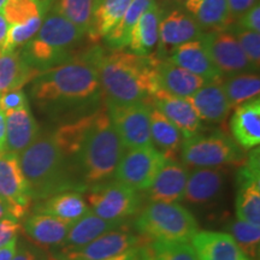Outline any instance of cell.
I'll return each instance as SVG.
<instances>
[{
    "instance_id": "cell-9",
    "label": "cell",
    "mask_w": 260,
    "mask_h": 260,
    "mask_svg": "<svg viewBox=\"0 0 260 260\" xmlns=\"http://www.w3.org/2000/svg\"><path fill=\"white\" fill-rule=\"evenodd\" d=\"M105 106L125 149L152 146L151 104L141 102L128 105L106 104Z\"/></svg>"
},
{
    "instance_id": "cell-36",
    "label": "cell",
    "mask_w": 260,
    "mask_h": 260,
    "mask_svg": "<svg viewBox=\"0 0 260 260\" xmlns=\"http://www.w3.org/2000/svg\"><path fill=\"white\" fill-rule=\"evenodd\" d=\"M228 234L233 236L242 252L251 259L259 256L260 225H254L241 219H234L228 224Z\"/></svg>"
},
{
    "instance_id": "cell-30",
    "label": "cell",
    "mask_w": 260,
    "mask_h": 260,
    "mask_svg": "<svg viewBox=\"0 0 260 260\" xmlns=\"http://www.w3.org/2000/svg\"><path fill=\"white\" fill-rule=\"evenodd\" d=\"M40 74L22 57L21 51L0 54V95L11 90L22 89Z\"/></svg>"
},
{
    "instance_id": "cell-37",
    "label": "cell",
    "mask_w": 260,
    "mask_h": 260,
    "mask_svg": "<svg viewBox=\"0 0 260 260\" xmlns=\"http://www.w3.org/2000/svg\"><path fill=\"white\" fill-rule=\"evenodd\" d=\"M94 0H56L54 12L59 14L87 34Z\"/></svg>"
},
{
    "instance_id": "cell-28",
    "label": "cell",
    "mask_w": 260,
    "mask_h": 260,
    "mask_svg": "<svg viewBox=\"0 0 260 260\" xmlns=\"http://www.w3.org/2000/svg\"><path fill=\"white\" fill-rule=\"evenodd\" d=\"M161 11L157 2L140 17L130 34L129 48L138 56H152L159 42V24Z\"/></svg>"
},
{
    "instance_id": "cell-26",
    "label": "cell",
    "mask_w": 260,
    "mask_h": 260,
    "mask_svg": "<svg viewBox=\"0 0 260 260\" xmlns=\"http://www.w3.org/2000/svg\"><path fill=\"white\" fill-rule=\"evenodd\" d=\"M82 191L65 190L40 200L35 206V213H44L57 217L64 222L73 224L89 211L83 199Z\"/></svg>"
},
{
    "instance_id": "cell-1",
    "label": "cell",
    "mask_w": 260,
    "mask_h": 260,
    "mask_svg": "<svg viewBox=\"0 0 260 260\" xmlns=\"http://www.w3.org/2000/svg\"><path fill=\"white\" fill-rule=\"evenodd\" d=\"M99 77L88 51L51 68L32 80L31 95L51 111H83L102 96Z\"/></svg>"
},
{
    "instance_id": "cell-35",
    "label": "cell",
    "mask_w": 260,
    "mask_h": 260,
    "mask_svg": "<svg viewBox=\"0 0 260 260\" xmlns=\"http://www.w3.org/2000/svg\"><path fill=\"white\" fill-rule=\"evenodd\" d=\"M135 260H198L189 242L151 241L136 249Z\"/></svg>"
},
{
    "instance_id": "cell-51",
    "label": "cell",
    "mask_w": 260,
    "mask_h": 260,
    "mask_svg": "<svg viewBox=\"0 0 260 260\" xmlns=\"http://www.w3.org/2000/svg\"><path fill=\"white\" fill-rule=\"evenodd\" d=\"M198 2H199V0H186V8L188 11H189V10L193 8V6L197 4Z\"/></svg>"
},
{
    "instance_id": "cell-23",
    "label": "cell",
    "mask_w": 260,
    "mask_h": 260,
    "mask_svg": "<svg viewBox=\"0 0 260 260\" xmlns=\"http://www.w3.org/2000/svg\"><path fill=\"white\" fill-rule=\"evenodd\" d=\"M124 225V220L104 219L89 210L83 217L71 224L64 242L59 247V252L70 251V249L87 245L88 242L95 240L96 237Z\"/></svg>"
},
{
    "instance_id": "cell-10",
    "label": "cell",
    "mask_w": 260,
    "mask_h": 260,
    "mask_svg": "<svg viewBox=\"0 0 260 260\" xmlns=\"http://www.w3.org/2000/svg\"><path fill=\"white\" fill-rule=\"evenodd\" d=\"M167 158L153 146L126 149L117 165L115 181L135 190H146L153 183Z\"/></svg>"
},
{
    "instance_id": "cell-39",
    "label": "cell",
    "mask_w": 260,
    "mask_h": 260,
    "mask_svg": "<svg viewBox=\"0 0 260 260\" xmlns=\"http://www.w3.org/2000/svg\"><path fill=\"white\" fill-rule=\"evenodd\" d=\"M42 21H44V17H38L23 24L9 25L8 35L3 46V53L18 51L19 48L23 47L29 40H31L37 35Z\"/></svg>"
},
{
    "instance_id": "cell-32",
    "label": "cell",
    "mask_w": 260,
    "mask_h": 260,
    "mask_svg": "<svg viewBox=\"0 0 260 260\" xmlns=\"http://www.w3.org/2000/svg\"><path fill=\"white\" fill-rule=\"evenodd\" d=\"M189 11L201 30L220 31L233 27L226 0H199Z\"/></svg>"
},
{
    "instance_id": "cell-34",
    "label": "cell",
    "mask_w": 260,
    "mask_h": 260,
    "mask_svg": "<svg viewBox=\"0 0 260 260\" xmlns=\"http://www.w3.org/2000/svg\"><path fill=\"white\" fill-rule=\"evenodd\" d=\"M224 93L232 109L259 96L260 77L255 73H240L220 80Z\"/></svg>"
},
{
    "instance_id": "cell-7",
    "label": "cell",
    "mask_w": 260,
    "mask_h": 260,
    "mask_svg": "<svg viewBox=\"0 0 260 260\" xmlns=\"http://www.w3.org/2000/svg\"><path fill=\"white\" fill-rule=\"evenodd\" d=\"M181 158L184 167L218 168L245 160L242 149L235 140L223 132L199 134L183 139Z\"/></svg>"
},
{
    "instance_id": "cell-2",
    "label": "cell",
    "mask_w": 260,
    "mask_h": 260,
    "mask_svg": "<svg viewBox=\"0 0 260 260\" xmlns=\"http://www.w3.org/2000/svg\"><path fill=\"white\" fill-rule=\"evenodd\" d=\"M88 54L95 65L106 104L149 103L157 93V57L138 56L123 50H104L99 46L90 48Z\"/></svg>"
},
{
    "instance_id": "cell-43",
    "label": "cell",
    "mask_w": 260,
    "mask_h": 260,
    "mask_svg": "<svg viewBox=\"0 0 260 260\" xmlns=\"http://www.w3.org/2000/svg\"><path fill=\"white\" fill-rule=\"evenodd\" d=\"M237 27L251 31H260V6L256 4L245 12L241 17L237 19Z\"/></svg>"
},
{
    "instance_id": "cell-14",
    "label": "cell",
    "mask_w": 260,
    "mask_h": 260,
    "mask_svg": "<svg viewBox=\"0 0 260 260\" xmlns=\"http://www.w3.org/2000/svg\"><path fill=\"white\" fill-rule=\"evenodd\" d=\"M203 46L218 69L222 77L251 71L252 65L247 59L239 41L232 31H209L199 39Z\"/></svg>"
},
{
    "instance_id": "cell-38",
    "label": "cell",
    "mask_w": 260,
    "mask_h": 260,
    "mask_svg": "<svg viewBox=\"0 0 260 260\" xmlns=\"http://www.w3.org/2000/svg\"><path fill=\"white\" fill-rule=\"evenodd\" d=\"M3 14L9 25L23 24L38 17H45L46 10L38 0H8Z\"/></svg>"
},
{
    "instance_id": "cell-3",
    "label": "cell",
    "mask_w": 260,
    "mask_h": 260,
    "mask_svg": "<svg viewBox=\"0 0 260 260\" xmlns=\"http://www.w3.org/2000/svg\"><path fill=\"white\" fill-rule=\"evenodd\" d=\"M32 200H44L65 190L83 191L86 187L74 175L73 167L52 134H39L18 155Z\"/></svg>"
},
{
    "instance_id": "cell-40",
    "label": "cell",
    "mask_w": 260,
    "mask_h": 260,
    "mask_svg": "<svg viewBox=\"0 0 260 260\" xmlns=\"http://www.w3.org/2000/svg\"><path fill=\"white\" fill-rule=\"evenodd\" d=\"M230 31L235 35L247 59L252 65L253 70H259L260 67V34L256 31L246 30L240 27H230Z\"/></svg>"
},
{
    "instance_id": "cell-13",
    "label": "cell",
    "mask_w": 260,
    "mask_h": 260,
    "mask_svg": "<svg viewBox=\"0 0 260 260\" xmlns=\"http://www.w3.org/2000/svg\"><path fill=\"white\" fill-rule=\"evenodd\" d=\"M259 148L252 151L236 174L235 211L237 219L260 225Z\"/></svg>"
},
{
    "instance_id": "cell-21",
    "label": "cell",
    "mask_w": 260,
    "mask_h": 260,
    "mask_svg": "<svg viewBox=\"0 0 260 260\" xmlns=\"http://www.w3.org/2000/svg\"><path fill=\"white\" fill-rule=\"evenodd\" d=\"M168 60L177 67L183 68V69L203 77L209 82L220 81L223 79L218 69L214 67L212 60L210 59L209 54L200 40L188 41L180 46H176L170 52Z\"/></svg>"
},
{
    "instance_id": "cell-22",
    "label": "cell",
    "mask_w": 260,
    "mask_h": 260,
    "mask_svg": "<svg viewBox=\"0 0 260 260\" xmlns=\"http://www.w3.org/2000/svg\"><path fill=\"white\" fill-rule=\"evenodd\" d=\"M233 139L243 149L258 147L260 144V99L254 98L235 107L230 121Z\"/></svg>"
},
{
    "instance_id": "cell-52",
    "label": "cell",
    "mask_w": 260,
    "mask_h": 260,
    "mask_svg": "<svg viewBox=\"0 0 260 260\" xmlns=\"http://www.w3.org/2000/svg\"><path fill=\"white\" fill-rule=\"evenodd\" d=\"M6 2H8V0H0V11H2L3 8H4V5L6 4Z\"/></svg>"
},
{
    "instance_id": "cell-31",
    "label": "cell",
    "mask_w": 260,
    "mask_h": 260,
    "mask_svg": "<svg viewBox=\"0 0 260 260\" xmlns=\"http://www.w3.org/2000/svg\"><path fill=\"white\" fill-rule=\"evenodd\" d=\"M152 146L167 159H177L183 135L159 110L151 105Z\"/></svg>"
},
{
    "instance_id": "cell-5",
    "label": "cell",
    "mask_w": 260,
    "mask_h": 260,
    "mask_svg": "<svg viewBox=\"0 0 260 260\" xmlns=\"http://www.w3.org/2000/svg\"><path fill=\"white\" fill-rule=\"evenodd\" d=\"M84 32L63 16L52 11L42 21L34 38L22 47L21 54L39 73L70 59Z\"/></svg>"
},
{
    "instance_id": "cell-24",
    "label": "cell",
    "mask_w": 260,
    "mask_h": 260,
    "mask_svg": "<svg viewBox=\"0 0 260 260\" xmlns=\"http://www.w3.org/2000/svg\"><path fill=\"white\" fill-rule=\"evenodd\" d=\"M224 181L225 172L219 167L198 168L188 175L183 199L195 205L209 204L222 193Z\"/></svg>"
},
{
    "instance_id": "cell-19",
    "label": "cell",
    "mask_w": 260,
    "mask_h": 260,
    "mask_svg": "<svg viewBox=\"0 0 260 260\" xmlns=\"http://www.w3.org/2000/svg\"><path fill=\"white\" fill-rule=\"evenodd\" d=\"M190 245L198 260H252L228 233L198 232Z\"/></svg>"
},
{
    "instance_id": "cell-6",
    "label": "cell",
    "mask_w": 260,
    "mask_h": 260,
    "mask_svg": "<svg viewBox=\"0 0 260 260\" xmlns=\"http://www.w3.org/2000/svg\"><path fill=\"white\" fill-rule=\"evenodd\" d=\"M135 229L151 241L190 242L199 226L193 214L180 204L149 203L136 217Z\"/></svg>"
},
{
    "instance_id": "cell-15",
    "label": "cell",
    "mask_w": 260,
    "mask_h": 260,
    "mask_svg": "<svg viewBox=\"0 0 260 260\" xmlns=\"http://www.w3.org/2000/svg\"><path fill=\"white\" fill-rule=\"evenodd\" d=\"M151 105L159 110L162 115L180 130L183 139L197 135L203 130V121L199 118L187 98H178L157 90L151 98Z\"/></svg>"
},
{
    "instance_id": "cell-41",
    "label": "cell",
    "mask_w": 260,
    "mask_h": 260,
    "mask_svg": "<svg viewBox=\"0 0 260 260\" xmlns=\"http://www.w3.org/2000/svg\"><path fill=\"white\" fill-rule=\"evenodd\" d=\"M28 105V98L22 89L11 90L0 95V110L4 113L15 111Z\"/></svg>"
},
{
    "instance_id": "cell-25",
    "label": "cell",
    "mask_w": 260,
    "mask_h": 260,
    "mask_svg": "<svg viewBox=\"0 0 260 260\" xmlns=\"http://www.w3.org/2000/svg\"><path fill=\"white\" fill-rule=\"evenodd\" d=\"M201 121L220 123L229 115L232 106L224 93L220 81H212L187 98Z\"/></svg>"
},
{
    "instance_id": "cell-45",
    "label": "cell",
    "mask_w": 260,
    "mask_h": 260,
    "mask_svg": "<svg viewBox=\"0 0 260 260\" xmlns=\"http://www.w3.org/2000/svg\"><path fill=\"white\" fill-rule=\"evenodd\" d=\"M16 251H17V237L4 247H0V260H12Z\"/></svg>"
},
{
    "instance_id": "cell-50",
    "label": "cell",
    "mask_w": 260,
    "mask_h": 260,
    "mask_svg": "<svg viewBox=\"0 0 260 260\" xmlns=\"http://www.w3.org/2000/svg\"><path fill=\"white\" fill-rule=\"evenodd\" d=\"M6 216H10L8 206H6L4 201L0 199V219L4 218V217H6Z\"/></svg>"
},
{
    "instance_id": "cell-48",
    "label": "cell",
    "mask_w": 260,
    "mask_h": 260,
    "mask_svg": "<svg viewBox=\"0 0 260 260\" xmlns=\"http://www.w3.org/2000/svg\"><path fill=\"white\" fill-rule=\"evenodd\" d=\"M9 30V23L4 17L3 11H0V54H3V46H4L6 35H8Z\"/></svg>"
},
{
    "instance_id": "cell-12",
    "label": "cell",
    "mask_w": 260,
    "mask_h": 260,
    "mask_svg": "<svg viewBox=\"0 0 260 260\" xmlns=\"http://www.w3.org/2000/svg\"><path fill=\"white\" fill-rule=\"evenodd\" d=\"M0 199L8 206L10 216L22 219L30 211L32 200L18 155L0 153Z\"/></svg>"
},
{
    "instance_id": "cell-29",
    "label": "cell",
    "mask_w": 260,
    "mask_h": 260,
    "mask_svg": "<svg viewBox=\"0 0 260 260\" xmlns=\"http://www.w3.org/2000/svg\"><path fill=\"white\" fill-rule=\"evenodd\" d=\"M133 0H94L87 30L92 42H99L121 21Z\"/></svg>"
},
{
    "instance_id": "cell-4",
    "label": "cell",
    "mask_w": 260,
    "mask_h": 260,
    "mask_svg": "<svg viewBox=\"0 0 260 260\" xmlns=\"http://www.w3.org/2000/svg\"><path fill=\"white\" fill-rule=\"evenodd\" d=\"M125 151L106 106L98 107L92 125L71 165L80 174L83 186L88 188L109 181Z\"/></svg>"
},
{
    "instance_id": "cell-42",
    "label": "cell",
    "mask_w": 260,
    "mask_h": 260,
    "mask_svg": "<svg viewBox=\"0 0 260 260\" xmlns=\"http://www.w3.org/2000/svg\"><path fill=\"white\" fill-rule=\"evenodd\" d=\"M21 230L22 224L19 223V219L15 217L6 216L0 219V247H4L16 239Z\"/></svg>"
},
{
    "instance_id": "cell-11",
    "label": "cell",
    "mask_w": 260,
    "mask_h": 260,
    "mask_svg": "<svg viewBox=\"0 0 260 260\" xmlns=\"http://www.w3.org/2000/svg\"><path fill=\"white\" fill-rule=\"evenodd\" d=\"M148 240L129 232L125 225L112 230L87 245L65 252H58L54 260H109L142 246Z\"/></svg>"
},
{
    "instance_id": "cell-8",
    "label": "cell",
    "mask_w": 260,
    "mask_h": 260,
    "mask_svg": "<svg viewBox=\"0 0 260 260\" xmlns=\"http://www.w3.org/2000/svg\"><path fill=\"white\" fill-rule=\"evenodd\" d=\"M90 211L107 220H125L140 212L141 194L119 182H102L88 188Z\"/></svg>"
},
{
    "instance_id": "cell-47",
    "label": "cell",
    "mask_w": 260,
    "mask_h": 260,
    "mask_svg": "<svg viewBox=\"0 0 260 260\" xmlns=\"http://www.w3.org/2000/svg\"><path fill=\"white\" fill-rule=\"evenodd\" d=\"M12 260H39V256L37 255V253L32 252L31 249L21 247V248H18L17 251H16Z\"/></svg>"
},
{
    "instance_id": "cell-46",
    "label": "cell",
    "mask_w": 260,
    "mask_h": 260,
    "mask_svg": "<svg viewBox=\"0 0 260 260\" xmlns=\"http://www.w3.org/2000/svg\"><path fill=\"white\" fill-rule=\"evenodd\" d=\"M6 152V116L0 110V153Z\"/></svg>"
},
{
    "instance_id": "cell-49",
    "label": "cell",
    "mask_w": 260,
    "mask_h": 260,
    "mask_svg": "<svg viewBox=\"0 0 260 260\" xmlns=\"http://www.w3.org/2000/svg\"><path fill=\"white\" fill-rule=\"evenodd\" d=\"M138 248H139V247H136V248H134V249H130V251L123 253V254L116 256V258L109 259V260H134L136 249H138ZM53 260H54V259H53Z\"/></svg>"
},
{
    "instance_id": "cell-33",
    "label": "cell",
    "mask_w": 260,
    "mask_h": 260,
    "mask_svg": "<svg viewBox=\"0 0 260 260\" xmlns=\"http://www.w3.org/2000/svg\"><path fill=\"white\" fill-rule=\"evenodd\" d=\"M154 3L155 0H133L121 21L104 38L107 46L111 50H124L125 47H128L130 34L136 22Z\"/></svg>"
},
{
    "instance_id": "cell-27",
    "label": "cell",
    "mask_w": 260,
    "mask_h": 260,
    "mask_svg": "<svg viewBox=\"0 0 260 260\" xmlns=\"http://www.w3.org/2000/svg\"><path fill=\"white\" fill-rule=\"evenodd\" d=\"M71 224L57 217L34 213L25 219L23 229L27 235L40 247H60Z\"/></svg>"
},
{
    "instance_id": "cell-20",
    "label": "cell",
    "mask_w": 260,
    "mask_h": 260,
    "mask_svg": "<svg viewBox=\"0 0 260 260\" xmlns=\"http://www.w3.org/2000/svg\"><path fill=\"white\" fill-rule=\"evenodd\" d=\"M5 116L6 152L19 155L38 138L40 126L32 116L29 105L5 113Z\"/></svg>"
},
{
    "instance_id": "cell-18",
    "label": "cell",
    "mask_w": 260,
    "mask_h": 260,
    "mask_svg": "<svg viewBox=\"0 0 260 260\" xmlns=\"http://www.w3.org/2000/svg\"><path fill=\"white\" fill-rule=\"evenodd\" d=\"M155 82L158 90L178 98H189L209 81L183 68L172 64L168 59L155 63Z\"/></svg>"
},
{
    "instance_id": "cell-16",
    "label": "cell",
    "mask_w": 260,
    "mask_h": 260,
    "mask_svg": "<svg viewBox=\"0 0 260 260\" xmlns=\"http://www.w3.org/2000/svg\"><path fill=\"white\" fill-rule=\"evenodd\" d=\"M188 175L183 164L176 159H167L153 183L146 189V197L151 203H180L183 200Z\"/></svg>"
},
{
    "instance_id": "cell-17",
    "label": "cell",
    "mask_w": 260,
    "mask_h": 260,
    "mask_svg": "<svg viewBox=\"0 0 260 260\" xmlns=\"http://www.w3.org/2000/svg\"><path fill=\"white\" fill-rule=\"evenodd\" d=\"M203 34L194 17L181 10H174L161 16L159 24L158 52H171L184 42L199 40Z\"/></svg>"
},
{
    "instance_id": "cell-44",
    "label": "cell",
    "mask_w": 260,
    "mask_h": 260,
    "mask_svg": "<svg viewBox=\"0 0 260 260\" xmlns=\"http://www.w3.org/2000/svg\"><path fill=\"white\" fill-rule=\"evenodd\" d=\"M228 8H229L230 17L232 21L235 22L239 19L245 12L252 9L253 6L259 4V0H226Z\"/></svg>"
}]
</instances>
